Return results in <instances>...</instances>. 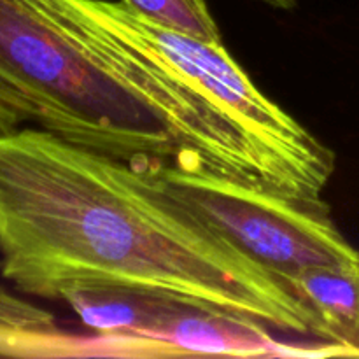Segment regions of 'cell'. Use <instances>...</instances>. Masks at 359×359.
I'll return each instance as SVG.
<instances>
[{"label":"cell","instance_id":"1","mask_svg":"<svg viewBox=\"0 0 359 359\" xmlns=\"http://www.w3.org/2000/svg\"><path fill=\"white\" fill-rule=\"evenodd\" d=\"M0 272L37 298L62 300L74 286L139 287L326 342L290 284L175 198L154 161L35 126L0 133Z\"/></svg>","mask_w":359,"mask_h":359},{"label":"cell","instance_id":"2","mask_svg":"<svg viewBox=\"0 0 359 359\" xmlns=\"http://www.w3.org/2000/svg\"><path fill=\"white\" fill-rule=\"evenodd\" d=\"M42 4L91 62L160 119L179 161L287 195H323L335 153L270 100L224 44L160 27L123 2Z\"/></svg>","mask_w":359,"mask_h":359},{"label":"cell","instance_id":"3","mask_svg":"<svg viewBox=\"0 0 359 359\" xmlns=\"http://www.w3.org/2000/svg\"><path fill=\"white\" fill-rule=\"evenodd\" d=\"M25 123L121 160L179 158L160 119L60 30L42 0H0V133Z\"/></svg>","mask_w":359,"mask_h":359},{"label":"cell","instance_id":"4","mask_svg":"<svg viewBox=\"0 0 359 359\" xmlns=\"http://www.w3.org/2000/svg\"><path fill=\"white\" fill-rule=\"evenodd\" d=\"M154 168L175 198L284 283L307 269L359 259L323 196L245 184L179 160L154 161Z\"/></svg>","mask_w":359,"mask_h":359},{"label":"cell","instance_id":"5","mask_svg":"<svg viewBox=\"0 0 359 359\" xmlns=\"http://www.w3.org/2000/svg\"><path fill=\"white\" fill-rule=\"evenodd\" d=\"M269 326L230 312L186 304L156 332L154 340L181 351L182 356L217 354L237 358L318 356L277 342Z\"/></svg>","mask_w":359,"mask_h":359},{"label":"cell","instance_id":"6","mask_svg":"<svg viewBox=\"0 0 359 359\" xmlns=\"http://www.w3.org/2000/svg\"><path fill=\"white\" fill-rule=\"evenodd\" d=\"M123 337L81 339L63 332L51 312L0 287V358H130Z\"/></svg>","mask_w":359,"mask_h":359},{"label":"cell","instance_id":"7","mask_svg":"<svg viewBox=\"0 0 359 359\" xmlns=\"http://www.w3.org/2000/svg\"><path fill=\"white\" fill-rule=\"evenodd\" d=\"M62 300L98 335L153 340L175 312L191 304L160 291L128 286H74Z\"/></svg>","mask_w":359,"mask_h":359},{"label":"cell","instance_id":"8","mask_svg":"<svg viewBox=\"0 0 359 359\" xmlns=\"http://www.w3.org/2000/svg\"><path fill=\"white\" fill-rule=\"evenodd\" d=\"M290 286L321 323L326 342L359 354V259L307 269Z\"/></svg>","mask_w":359,"mask_h":359},{"label":"cell","instance_id":"9","mask_svg":"<svg viewBox=\"0 0 359 359\" xmlns=\"http://www.w3.org/2000/svg\"><path fill=\"white\" fill-rule=\"evenodd\" d=\"M139 16L182 32L210 44H223L219 27L210 14L205 0H121Z\"/></svg>","mask_w":359,"mask_h":359}]
</instances>
